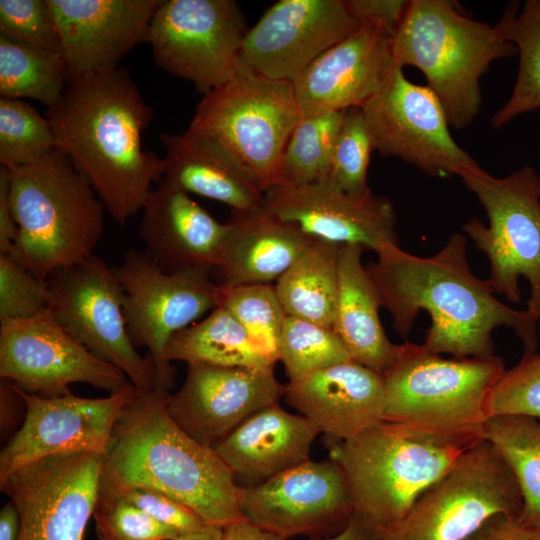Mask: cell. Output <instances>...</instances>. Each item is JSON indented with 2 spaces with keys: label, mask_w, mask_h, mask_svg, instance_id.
Here are the masks:
<instances>
[{
  "label": "cell",
  "mask_w": 540,
  "mask_h": 540,
  "mask_svg": "<svg viewBox=\"0 0 540 540\" xmlns=\"http://www.w3.org/2000/svg\"><path fill=\"white\" fill-rule=\"evenodd\" d=\"M367 267L381 306L391 314L398 335L407 337L421 310L431 319L424 346L455 358L495 355L492 332L513 329L523 343V357L537 354L538 318L499 301L487 280L469 267L466 237L458 232L430 257L391 248Z\"/></svg>",
  "instance_id": "obj_1"
},
{
  "label": "cell",
  "mask_w": 540,
  "mask_h": 540,
  "mask_svg": "<svg viewBox=\"0 0 540 540\" xmlns=\"http://www.w3.org/2000/svg\"><path fill=\"white\" fill-rule=\"evenodd\" d=\"M46 117L60 150L125 225L163 177V159L142 144L153 111L129 72L118 67L70 79Z\"/></svg>",
  "instance_id": "obj_2"
},
{
  "label": "cell",
  "mask_w": 540,
  "mask_h": 540,
  "mask_svg": "<svg viewBox=\"0 0 540 540\" xmlns=\"http://www.w3.org/2000/svg\"><path fill=\"white\" fill-rule=\"evenodd\" d=\"M170 394L136 390L115 425L103 474L119 485L160 491L207 525L223 528L244 518L232 471L213 448L172 420L167 411Z\"/></svg>",
  "instance_id": "obj_3"
},
{
  "label": "cell",
  "mask_w": 540,
  "mask_h": 540,
  "mask_svg": "<svg viewBox=\"0 0 540 540\" xmlns=\"http://www.w3.org/2000/svg\"><path fill=\"white\" fill-rule=\"evenodd\" d=\"M505 370L496 354L444 358L424 345L400 344L395 363L382 374L383 421L467 449L485 440L488 399Z\"/></svg>",
  "instance_id": "obj_4"
},
{
  "label": "cell",
  "mask_w": 540,
  "mask_h": 540,
  "mask_svg": "<svg viewBox=\"0 0 540 540\" xmlns=\"http://www.w3.org/2000/svg\"><path fill=\"white\" fill-rule=\"evenodd\" d=\"M8 171L18 227L8 255L44 280L92 256L103 235L106 209L69 158L59 150L41 162Z\"/></svg>",
  "instance_id": "obj_5"
},
{
  "label": "cell",
  "mask_w": 540,
  "mask_h": 540,
  "mask_svg": "<svg viewBox=\"0 0 540 540\" xmlns=\"http://www.w3.org/2000/svg\"><path fill=\"white\" fill-rule=\"evenodd\" d=\"M395 63L418 68L449 125L469 126L480 111V79L497 59L517 54L497 26L465 17L448 0H412L392 40Z\"/></svg>",
  "instance_id": "obj_6"
},
{
  "label": "cell",
  "mask_w": 540,
  "mask_h": 540,
  "mask_svg": "<svg viewBox=\"0 0 540 540\" xmlns=\"http://www.w3.org/2000/svg\"><path fill=\"white\" fill-rule=\"evenodd\" d=\"M326 443L329 458L344 471L354 514L380 534L400 523L466 450L386 421Z\"/></svg>",
  "instance_id": "obj_7"
},
{
  "label": "cell",
  "mask_w": 540,
  "mask_h": 540,
  "mask_svg": "<svg viewBox=\"0 0 540 540\" xmlns=\"http://www.w3.org/2000/svg\"><path fill=\"white\" fill-rule=\"evenodd\" d=\"M300 118L292 82L237 66L203 96L187 130L221 146L265 193L278 184L281 157Z\"/></svg>",
  "instance_id": "obj_8"
},
{
  "label": "cell",
  "mask_w": 540,
  "mask_h": 540,
  "mask_svg": "<svg viewBox=\"0 0 540 540\" xmlns=\"http://www.w3.org/2000/svg\"><path fill=\"white\" fill-rule=\"evenodd\" d=\"M460 178L489 220L488 226L477 218L463 225L490 261L489 286L518 303L519 279L524 277L531 288L526 309L540 321V175L525 165L499 178L479 166Z\"/></svg>",
  "instance_id": "obj_9"
},
{
  "label": "cell",
  "mask_w": 540,
  "mask_h": 540,
  "mask_svg": "<svg viewBox=\"0 0 540 540\" xmlns=\"http://www.w3.org/2000/svg\"><path fill=\"white\" fill-rule=\"evenodd\" d=\"M516 478L494 446L482 440L467 448L430 485L382 540H465L493 516H520Z\"/></svg>",
  "instance_id": "obj_10"
},
{
  "label": "cell",
  "mask_w": 540,
  "mask_h": 540,
  "mask_svg": "<svg viewBox=\"0 0 540 540\" xmlns=\"http://www.w3.org/2000/svg\"><path fill=\"white\" fill-rule=\"evenodd\" d=\"M123 291V311L133 345L148 350L155 372L154 389L171 393L175 370L165 358L171 337L217 308V283L207 268L174 273L156 267L129 248L112 266Z\"/></svg>",
  "instance_id": "obj_11"
},
{
  "label": "cell",
  "mask_w": 540,
  "mask_h": 540,
  "mask_svg": "<svg viewBox=\"0 0 540 540\" xmlns=\"http://www.w3.org/2000/svg\"><path fill=\"white\" fill-rule=\"evenodd\" d=\"M49 314L72 338L119 368L137 391L155 386L151 360L133 345L123 311V291L112 266L92 255L47 279Z\"/></svg>",
  "instance_id": "obj_12"
},
{
  "label": "cell",
  "mask_w": 540,
  "mask_h": 540,
  "mask_svg": "<svg viewBox=\"0 0 540 540\" xmlns=\"http://www.w3.org/2000/svg\"><path fill=\"white\" fill-rule=\"evenodd\" d=\"M247 30L233 0H162L147 42L158 67L205 95L235 73Z\"/></svg>",
  "instance_id": "obj_13"
},
{
  "label": "cell",
  "mask_w": 540,
  "mask_h": 540,
  "mask_svg": "<svg viewBox=\"0 0 540 540\" xmlns=\"http://www.w3.org/2000/svg\"><path fill=\"white\" fill-rule=\"evenodd\" d=\"M375 150L435 177L461 176L479 167L449 131L446 113L427 87L410 82L394 65L361 107Z\"/></svg>",
  "instance_id": "obj_14"
},
{
  "label": "cell",
  "mask_w": 540,
  "mask_h": 540,
  "mask_svg": "<svg viewBox=\"0 0 540 540\" xmlns=\"http://www.w3.org/2000/svg\"><path fill=\"white\" fill-rule=\"evenodd\" d=\"M104 455L74 452L26 464L0 483L18 512V540H84Z\"/></svg>",
  "instance_id": "obj_15"
},
{
  "label": "cell",
  "mask_w": 540,
  "mask_h": 540,
  "mask_svg": "<svg viewBox=\"0 0 540 540\" xmlns=\"http://www.w3.org/2000/svg\"><path fill=\"white\" fill-rule=\"evenodd\" d=\"M0 377L42 397L65 395L73 383L110 393L130 384L119 368L77 342L49 312L0 321Z\"/></svg>",
  "instance_id": "obj_16"
},
{
  "label": "cell",
  "mask_w": 540,
  "mask_h": 540,
  "mask_svg": "<svg viewBox=\"0 0 540 540\" xmlns=\"http://www.w3.org/2000/svg\"><path fill=\"white\" fill-rule=\"evenodd\" d=\"M25 402L20 428L0 452V483L33 461L65 453L105 455L115 425L136 388L130 383L103 398L79 397L71 392L42 397L16 386Z\"/></svg>",
  "instance_id": "obj_17"
},
{
  "label": "cell",
  "mask_w": 540,
  "mask_h": 540,
  "mask_svg": "<svg viewBox=\"0 0 540 540\" xmlns=\"http://www.w3.org/2000/svg\"><path fill=\"white\" fill-rule=\"evenodd\" d=\"M239 506L244 518L287 539L333 536L354 515L344 471L331 458L309 459L261 484L240 487Z\"/></svg>",
  "instance_id": "obj_18"
},
{
  "label": "cell",
  "mask_w": 540,
  "mask_h": 540,
  "mask_svg": "<svg viewBox=\"0 0 540 540\" xmlns=\"http://www.w3.org/2000/svg\"><path fill=\"white\" fill-rule=\"evenodd\" d=\"M360 27L346 0H280L247 30L237 66L293 82L314 59Z\"/></svg>",
  "instance_id": "obj_19"
},
{
  "label": "cell",
  "mask_w": 540,
  "mask_h": 540,
  "mask_svg": "<svg viewBox=\"0 0 540 540\" xmlns=\"http://www.w3.org/2000/svg\"><path fill=\"white\" fill-rule=\"evenodd\" d=\"M263 208L314 238L360 245L377 255L399 247L397 217L388 198L350 194L328 177L306 185H276L264 193Z\"/></svg>",
  "instance_id": "obj_20"
},
{
  "label": "cell",
  "mask_w": 540,
  "mask_h": 540,
  "mask_svg": "<svg viewBox=\"0 0 540 540\" xmlns=\"http://www.w3.org/2000/svg\"><path fill=\"white\" fill-rule=\"evenodd\" d=\"M285 388L273 369L187 364L167 411L191 438L214 448L252 414L278 403Z\"/></svg>",
  "instance_id": "obj_21"
},
{
  "label": "cell",
  "mask_w": 540,
  "mask_h": 540,
  "mask_svg": "<svg viewBox=\"0 0 540 540\" xmlns=\"http://www.w3.org/2000/svg\"><path fill=\"white\" fill-rule=\"evenodd\" d=\"M162 0H48L68 78L118 68L137 44L147 42Z\"/></svg>",
  "instance_id": "obj_22"
},
{
  "label": "cell",
  "mask_w": 540,
  "mask_h": 540,
  "mask_svg": "<svg viewBox=\"0 0 540 540\" xmlns=\"http://www.w3.org/2000/svg\"><path fill=\"white\" fill-rule=\"evenodd\" d=\"M394 34L372 24L314 59L292 82L301 117L362 107L396 64Z\"/></svg>",
  "instance_id": "obj_23"
},
{
  "label": "cell",
  "mask_w": 540,
  "mask_h": 540,
  "mask_svg": "<svg viewBox=\"0 0 540 540\" xmlns=\"http://www.w3.org/2000/svg\"><path fill=\"white\" fill-rule=\"evenodd\" d=\"M141 212L143 252L156 267L168 273L214 268L227 223L218 222L188 193L161 180Z\"/></svg>",
  "instance_id": "obj_24"
},
{
  "label": "cell",
  "mask_w": 540,
  "mask_h": 540,
  "mask_svg": "<svg viewBox=\"0 0 540 540\" xmlns=\"http://www.w3.org/2000/svg\"><path fill=\"white\" fill-rule=\"evenodd\" d=\"M284 397L326 442L350 439L383 421L382 375L353 360L288 382Z\"/></svg>",
  "instance_id": "obj_25"
},
{
  "label": "cell",
  "mask_w": 540,
  "mask_h": 540,
  "mask_svg": "<svg viewBox=\"0 0 540 540\" xmlns=\"http://www.w3.org/2000/svg\"><path fill=\"white\" fill-rule=\"evenodd\" d=\"M319 433L306 417L276 403L252 414L213 449L246 488L308 461Z\"/></svg>",
  "instance_id": "obj_26"
},
{
  "label": "cell",
  "mask_w": 540,
  "mask_h": 540,
  "mask_svg": "<svg viewBox=\"0 0 540 540\" xmlns=\"http://www.w3.org/2000/svg\"><path fill=\"white\" fill-rule=\"evenodd\" d=\"M217 262L211 270L219 286L269 284L278 280L314 237L283 221L263 207L232 211Z\"/></svg>",
  "instance_id": "obj_27"
},
{
  "label": "cell",
  "mask_w": 540,
  "mask_h": 540,
  "mask_svg": "<svg viewBox=\"0 0 540 540\" xmlns=\"http://www.w3.org/2000/svg\"><path fill=\"white\" fill-rule=\"evenodd\" d=\"M160 141L165 148L163 181L188 194L226 204L233 212L263 207L264 193L214 141L188 130L180 135L162 133Z\"/></svg>",
  "instance_id": "obj_28"
},
{
  "label": "cell",
  "mask_w": 540,
  "mask_h": 540,
  "mask_svg": "<svg viewBox=\"0 0 540 540\" xmlns=\"http://www.w3.org/2000/svg\"><path fill=\"white\" fill-rule=\"evenodd\" d=\"M364 250L360 245H341L333 330L353 361L382 375L395 363L400 345L388 339L381 324V302L361 260Z\"/></svg>",
  "instance_id": "obj_29"
},
{
  "label": "cell",
  "mask_w": 540,
  "mask_h": 540,
  "mask_svg": "<svg viewBox=\"0 0 540 540\" xmlns=\"http://www.w3.org/2000/svg\"><path fill=\"white\" fill-rule=\"evenodd\" d=\"M340 248L341 244L313 238L276 281L275 290L286 316L333 329Z\"/></svg>",
  "instance_id": "obj_30"
},
{
  "label": "cell",
  "mask_w": 540,
  "mask_h": 540,
  "mask_svg": "<svg viewBox=\"0 0 540 540\" xmlns=\"http://www.w3.org/2000/svg\"><path fill=\"white\" fill-rule=\"evenodd\" d=\"M165 358L169 363L256 369H274L275 365L255 347L240 323L218 307L201 321L175 333L167 344Z\"/></svg>",
  "instance_id": "obj_31"
},
{
  "label": "cell",
  "mask_w": 540,
  "mask_h": 540,
  "mask_svg": "<svg viewBox=\"0 0 540 540\" xmlns=\"http://www.w3.org/2000/svg\"><path fill=\"white\" fill-rule=\"evenodd\" d=\"M484 439L512 470L522 495L519 519L540 527V420L523 415L489 417Z\"/></svg>",
  "instance_id": "obj_32"
},
{
  "label": "cell",
  "mask_w": 540,
  "mask_h": 540,
  "mask_svg": "<svg viewBox=\"0 0 540 540\" xmlns=\"http://www.w3.org/2000/svg\"><path fill=\"white\" fill-rule=\"evenodd\" d=\"M496 26L519 55L512 94L491 119L492 126L499 128L540 108V0L525 1L519 13L518 5L510 4Z\"/></svg>",
  "instance_id": "obj_33"
},
{
  "label": "cell",
  "mask_w": 540,
  "mask_h": 540,
  "mask_svg": "<svg viewBox=\"0 0 540 540\" xmlns=\"http://www.w3.org/2000/svg\"><path fill=\"white\" fill-rule=\"evenodd\" d=\"M68 73L59 51L35 48L0 37V95L34 99L47 109L62 98Z\"/></svg>",
  "instance_id": "obj_34"
},
{
  "label": "cell",
  "mask_w": 540,
  "mask_h": 540,
  "mask_svg": "<svg viewBox=\"0 0 540 540\" xmlns=\"http://www.w3.org/2000/svg\"><path fill=\"white\" fill-rule=\"evenodd\" d=\"M345 111L300 118L285 145L277 185H306L328 177L332 150Z\"/></svg>",
  "instance_id": "obj_35"
},
{
  "label": "cell",
  "mask_w": 540,
  "mask_h": 540,
  "mask_svg": "<svg viewBox=\"0 0 540 540\" xmlns=\"http://www.w3.org/2000/svg\"><path fill=\"white\" fill-rule=\"evenodd\" d=\"M217 307L230 313L255 347L270 361H278V343L286 314L275 286L255 284L217 286Z\"/></svg>",
  "instance_id": "obj_36"
},
{
  "label": "cell",
  "mask_w": 540,
  "mask_h": 540,
  "mask_svg": "<svg viewBox=\"0 0 540 540\" xmlns=\"http://www.w3.org/2000/svg\"><path fill=\"white\" fill-rule=\"evenodd\" d=\"M49 119L31 104L0 99V163L7 168L25 167L41 162L59 151Z\"/></svg>",
  "instance_id": "obj_37"
},
{
  "label": "cell",
  "mask_w": 540,
  "mask_h": 540,
  "mask_svg": "<svg viewBox=\"0 0 540 540\" xmlns=\"http://www.w3.org/2000/svg\"><path fill=\"white\" fill-rule=\"evenodd\" d=\"M351 360L333 329L286 316L278 343V361L282 362L289 383Z\"/></svg>",
  "instance_id": "obj_38"
},
{
  "label": "cell",
  "mask_w": 540,
  "mask_h": 540,
  "mask_svg": "<svg viewBox=\"0 0 540 540\" xmlns=\"http://www.w3.org/2000/svg\"><path fill=\"white\" fill-rule=\"evenodd\" d=\"M374 144L360 107L347 109L331 154L328 178L354 195L371 193L368 166Z\"/></svg>",
  "instance_id": "obj_39"
},
{
  "label": "cell",
  "mask_w": 540,
  "mask_h": 540,
  "mask_svg": "<svg viewBox=\"0 0 540 540\" xmlns=\"http://www.w3.org/2000/svg\"><path fill=\"white\" fill-rule=\"evenodd\" d=\"M93 517L99 540H167L182 534L133 505L103 475Z\"/></svg>",
  "instance_id": "obj_40"
},
{
  "label": "cell",
  "mask_w": 540,
  "mask_h": 540,
  "mask_svg": "<svg viewBox=\"0 0 540 540\" xmlns=\"http://www.w3.org/2000/svg\"><path fill=\"white\" fill-rule=\"evenodd\" d=\"M51 291L40 279L8 254H0V321L24 320L48 312Z\"/></svg>",
  "instance_id": "obj_41"
},
{
  "label": "cell",
  "mask_w": 540,
  "mask_h": 540,
  "mask_svg": "<svg viewBox=\"0 0 540 540\" xmlns=\"http://www.w3.org/2000/svg\"><path fill=\"white\" fill-rule=\"evenodd\" d=\"M0 37L60 52V38L48 0H0Z\"/></svg>",
  "instance_id": "obj_42"
},
{
  "label": "cell",
  "mask_w": 540,
  "mask_h": 540,
  "mask_svg": "<svg viewBox=\"0 0 540 540\" xmlns=\"http://www.w3.org/2000/svg\"><path fill=\"white\" fill-rule=\"evenodd\" d=\"M488 416L523 415L540 420V355L522 357L494 385Z\"/></svg>",
  "instance_id": "obj_43"
},
{
  "label": "cell",
  "mask_w": 540,
  "mask_h": 540,
  "mask_svg": "<svg viewBox=\"0 0 540 540\" xmlns=\"http://www.w3.org/2000/svg\"><path fill=\"white\" fill-rule=\"evenodd\" d=\"M102 475L124 498L164 525L181 533L207 526L190 508L160 491L141 486L119 485L109 480L103 472Z\"/></svg>",
  "instance_id": "obj_44"
},
{
  "label": "cell",
  "mask_w": 540,
  "mask_h": 540,
  "mask_svg": "<svg viewBox=\"0 0 540 540\" xmlns=\"http://www.w3.org/2000/svg\"><path fill=\"white\" fill-rule=\"evenodd\" d=\"M409 3L405 0H346L350 13L360 25L381 26L393 34L402 22Z\"/></svg>",
  "instance_id": "obj_45"
},
{
  "label": "cell",
  "mask_w": 540,
  "mask_h": 540,
  "mask_svg": "<svg viewBox=\"0 0 540 540\" xmlns=\"http://www.w3.org/2000/svg\"><path fill=\"white\" fill-rule=\"evenodd\" d=\"M465 540H540V527L523 523L519 516L496 515Z\"/></svg>",
  "instance_id": "obj_46"
},
{
  "label": "cell",
  "mask_w": 540,
  "mask_h": 540,
  "mask_svg": "<svg viewBox=\"0 0 540 540\" xmlns=\"http://www.w3.org/2000/svg\"><path fill=\"white\" fill-rule=\"evenodd\" d=\"M9 171L0 167V254H9L18 234L9 197Z\"/></svg>",
  "instance_id": "obj_47"
},
{
  "label": "cell",
  "mask_w": 540,
  "mask_h": 540,
  "mask_svg": "<svg viewBox=\"0 0 540 540\" xmlns=\"http://www.w3.org/2000/svg\"><path fill=\"white\" fill-rule=\"evenodd\" d=\"M25 402L16 385L1 379L0 383V426L1 433H9L19 423L20 415L25 417Z\"/></svg>",
  "instance_id": "obj_48"
},
{
  "label": "cell",
  "mask_w": 540,
  "mask_h": 540,
  "mask_svg": "<svg viewBox=\"0 0 540 540\" xmlns=\"http://www.w3.org/2000/svg\"><path fill=\"white\" fill-rule=\"evenodd\" d=\"M222 540H287V538L242 518L223 527Z\"/></svg>",
  "instance_id": "obj_49"
},
{
  "label": "cell",
  "mask_w": 540,
  "mask_h": 540,
  "mask_svg": "<svg viewBox=\"0 0 540 540\" xmlns=\"http://www.w3.org/2000/svg\"><path fill=\"white\" fill-rule=\"evenodd\" d=\"M312 540H382V537L377 530L354 514L346 527L339 533Z\"/></svg>",
  "instance_id": "obj_50"
},
{
  "label": "cell",
  "mask_w": 540,
  "mask_h": 540,
  "mask_svg": "<svg viewBox=\"0 0 540 540\" xmlns=\"http://www.w3.org/2000/svg\"><path fill=\"white\" fill-rule=\"evenodd\" d=\"M20 521L15 505L9 501L0 511V540H18Z\"/></svg>",
  "instance_id": "obj_51"
},
{
  "label": "cell",
  "mask_w": 540,
  "mask_h": 540,
  "mask_svg": "<svg viewBox=\"0 0 540 540\" xmlns=\"http://www.w3.org/2000/svg\"><path fill=\"white\" fill-rule=\"evenodd\" d=\"M222 532L221 527L207 525L200 530L182 533L167 540H222Z\"/></svg>",
  "instance_id": "obj_52"
}]
</instances>
